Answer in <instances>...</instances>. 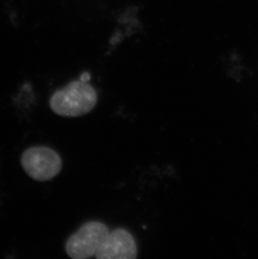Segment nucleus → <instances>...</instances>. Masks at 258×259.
I'll use <instances>...</instances> for the list:
<instances>
[{
    "instance_id": "2",
    "label": "nucleus",
    "mask_w": 258,
    "mask_h": 259,
    "mask_svg": "<svg viewBox=\"0 0 258 259\" xmlns=\"http://www.w3.org/2000/svg\"><path fill=\"white\" fill-rule=\"evenodd\" d=\"M109 232L107 226L101 222L84 223L66 241V253L74 259L94 257Z\"/></svg>"
},
{
    "instance_id": "5",
    "label": "nucleus",
    "mask_w": 258,
    "mask_h": 259,
    "mask_svg": "<svg viewBox=\"0 0 258 259\" xmlns=\"http://www.w3.org/2000/svg\"><path fill=\"white\" fill-rule=\"evenodd\" d=\"M90 74L88 73V72H84V73L80 76V80H81V81H87V82H88V81L90 80Z\"/></svg>"
},
{
    "instance_id": "4",
    "label": "nucleus",
    "mask_w": 258,
    "mask_h": 259,
    "mask_svg": "<svg viewBox=\"0 0 258 259\" xmlns=\"http://www.w3.org/2000/svg\"><path fill=\"white\" fill-rule=\"evenodd\" d=\"M98 259H135L138 247L131 232L117 228L109 232L107 238L96 253Z\"/></svg>"
},
{
    "instance_id": "3",
    "label": "nucleus",
    "mask_w": 258,
    "mask_h": 259,
    "mask_svg": "<svg viewBox=\"0 0 258 259\" xmlns=\"http://www.w3.org/2000/svg\"><path fill=\"white\" fill-rule=\"evenodd\" d=\"M21 164L27 175L37 181H50L62 169L60 154L47 146L31 147L26 149L21 157Z\"/></svg>"
},
{
    "instance_id": "1",
    "label": "nucleus",
    "mask_w": 258,
    "mask_h": 259,
    "mask_svg": "<svg viewBox=\"0 0 258 259\" xmlns=\"http://www.w3.org/2000/svg\"><path fill=\"white\" fill-rule=\"evenodd\" d=\"M98 103V93L92 85L81 80L70 82L57 90L50 99V107L57 115L76 117L90 113Z\"/></svg>"
}]
</instances>
